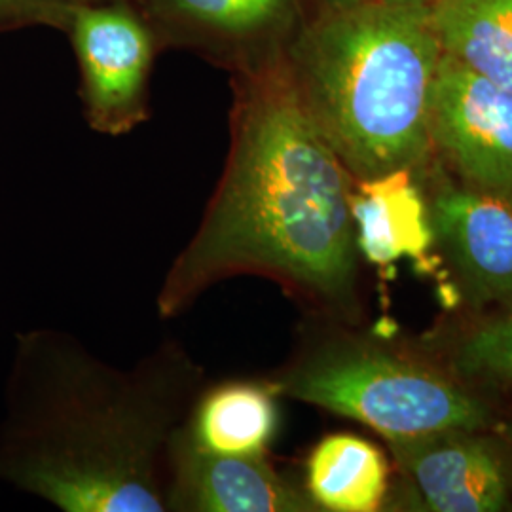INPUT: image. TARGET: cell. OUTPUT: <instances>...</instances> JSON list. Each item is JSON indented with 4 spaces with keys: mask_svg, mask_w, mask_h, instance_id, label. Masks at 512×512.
<instances>
[{
    "mask_svg": "<svg viewBox=\"0 0 512 512\" xmlns=\"http://www.w3.org/2000/svg\"><path fill=\"white\" fill-rule=\"evenodd\" d=\"M165 18L211 40L245 44L283 25L294 0H156Z\"/></svg>",
    "mask_w": 512,
    "mask_h": 512,
    "instance_id": "14",
    "label": "cell"
},
{
    "mask_svg": "<svg viewBox=\"0 0 512 512\" xmlns=\"http://www.w3.org/2000/svg\"><path fill=\"white\" fill-rule=\"evenodd\" d=\"M349 211L359 255L389 268L404 256L425 262L435 230L414 169H395L353 183Z\"/></svg>",
    "mask_w": 512,
    "mask_h": 512,
    "instance_id": "10",
    "label": "cell"
},
{
    "mask_svg": "<svg viewBox=\"0 0 512 512\" xmlns=\"http://www.w3.org/2000/svg\"><path fill=\"white\" fill-rule=\"evenodd\" d=\"M442 54L512 93V0H435Z\"/></svg>",
    "mask_w": 512,
    "mask_h": 512,
    "instance_id": "13",
    "label": "cell"
},
{
    "mask_svg": "<svg viewBox=\"0 0 512 512\" xmlns=\"http://www.w3.org/2000/svg\"><path fill=\"white\" fill-rule=\"evenodd\" d=\"M410 2H418V4H423V6H431L435 0H410Z\"/></svg>",
    "mask_w": 512,
    "mask_h": 512,
    "instance_id": "19",
    "label": "cell"
},
{
    "mask_svg": "<svg viewBox=\"0 0 512 512\" xmlns=\"http://www.w3.org/2000/svg\"><path fill=\"white\" fill-rule=\"evenodd\" d=\"M431 141L465 184L512 202V93L442 54Z\"/></svg>",
    "mask_w": 512,
    "mask_h": 512,
    "instance_id": "6",
    "label": "cell"
},
{
    "mask_svg": "<svg viewBox=\"0 0 512 512\" xmlns=\"http://www.w3.org/2000/svg\"><path fill=\"white\" fill-rule=\"evenodd\" d=\"M82 73L90 128L118 137L148 120L152 38L143 19L120 4L63 6Z\"/></svg>",
    "mask_w": 512,
    "mask_h": 512,
    "instance_id": "5",
    "label": "cell"
},
{
    "mask_svg": "<svg viewBox=\"0 0 512 512\" xmlns=\"http://www.w3.org/2000/svg\"><path fill=\"white\" fill-rule=\"evenodd\" d=\"M387 444L429 511L497 512L511 505L507 439L486 429H448Z\"/></svg>",
    "mask_w": 512,
    "mask_h": 512,
    "instance_id": "7",
    "label": "cell"
},
{
    "mask_svg": "<svg viewBox=\"0 0 512 512\" xmlns=\"http://www.w3.org/2000/svg\"><path fill=\"white\" fill-rule=\"evenodd\" d=\"M207 382L173 338L118 368L69 332L27 330L6 382L0 482L65 512H167L169 446Z\"/></svg>",
    "mask_w": 512,
    "mask_h": 512,
    "instance_id": "2",
    "label": "cell"
},
{
    "mask_svg": "<svg viewBox=\"0 0 512 512\" xmlns=\"http://www.w3.org/2000/svg\"><path fill=\"white\" fill-rule=\"evenodd\" d=\"M439 38L429 6H325L283 57L294 92L355 181L429 156Z\"/></svg>",
    "mask_w": 512,
    "mask_h": 512,
    "instance_id": "3",
    "label": "cell"
},
{
    "mask_svg": "<svg viewBox=\"0 0 512 512\" xmlns=\"http://www.w3.org/2000/svg\"><path fill=\"white\" fill-rule=\"evenodd\" d=\"M281 397L357 421L389 440L488 429L494 410L471 385L336 327L308 329L272 376Z\"/></svg>",
    "mask_w": 512,
    "mask_h": 512,
    "instance_id": "4",
    "label": "cell"
},
{
    "mask_svg": "<svg viewBox=\"0 0 512 512\" xmlns=\"http://www.w3.org/2000/svg\"><path fill=\"white\" fill-rule=\"evenodd\" d=\"M230 131L222 177L165 274L158 315L179 317L222 281L258 275L329 317H353L355 179L315 128L283 57L238 74Z\"/></svg>",
    "mask_w": 512,
    "mask_h": 512,
    "instance_id": "1",
    "label": "cell"
},
{
    "mask_svg": "<svg viewBox=\"0 0 512 512\" xmlns=\"http://www.w3.org/2000/svg\"><path fill=\"white\" fill-rule=\"evenodd\" d=\"M302 484L317 511H380L389 494V461L370 440L332 433L311 448Z\"/></svg>",
    "mask_w": 512,
    "mask_h": 512,
    "instance_id": "12",
    "label": "cell"
},
{
    "mask_svg": "<svg viewBox=\"0 0 512 512\" xmlns=\"http://www.w3.org/2000/svg\"><path fill=\"white\" fill-rule=\"evenodd\" d=\"M304 484L264 456H222L194 446L181 429L167 459V512H313Z\"/></svg>",
    "mask_w": 512,
    "mask_h": 512,
    "instance_id": "8",
    "label": "cell"
},
{
    "mask_svg": "<svg viewBox=\"0 0 512 512\" xmlns=\"http://www.w3.org/2000/svg\"><path fill=\"white\" fill-rule=\"evenodd\" d=\"M55 0H0V14H12V12H25L31 8L48 6Z\"/></svg>",
    "mask_w": 512,
    "mask_h": 512,
    "instance_id": "16",
    "label": "cell"
},
{
    "mask_svg": "<svg viewBox=\"0 0 512 512\" xmlns=\"http://www.w3.org/2000/svg\"><path fill=\"white\" fill-rule=\"evenodd\" d=\"M452 372L465 384L512 391V306L459 338L452 353Z\"/></svg>",
    "mask_w": 512,
    "mask_h": 512,
    "instance_id": "15",
    "label": "cell"
},
{
    "mask_svg": "<svg viewBox=\"0 0 512 512\" xmlns=\"http://www.w3.org/2000/svg\"><path fill=\"white\" fill-rule=\"evenodd\" d=\"M435 239L480 302L512 298V202L473 188H444L429 207Z\"/></svg>",
    "mask_w": 512,
    "mask_h": 512,
    "instance_id": "9",
    "label": "cell"
},
{
    "mask_svg": "<svg viewBox=\"0 0 512 512\" xmlns=\"http://www.w3.org/2000/svg\"><path fill=\"white\" fill-rule=\"evenodd\" d=\"M351 2H359V0H325V6H342V4H351Z\"/></svg>",
    "mask_w": 512,
    "mask_h": 512,
    "instance_id": "17",
    "label": "cell"
},
{
    "mask_svg": "<svg viewBox=\"0 0 512 512\" xmlns=\"http://www.w3.org/2000/svg\"><path fill=\"white\" fill-rule=\"evenodd\" d=\"M503 435H505V439L509 440V444H512V421H509V423L505 425Z\"/></svg>",
    "mask_w": 512,
    "mask_h": 512,
    "instance_id": "18",
    "label": "cell"
},
{
    "mask_svg": "<svg viewBox=\"0 0 512 512\" xmlns=\"http://www.w3.org/2000/svg\"><path fill=\"white\" fill-rule=\"evenodd\" d=\"M279 399L268 376L209 380L179 429L211 454L264 456L279 427Z\"/></svg>",
    "mask_w": 512,
    "mask_h": 512,
    "instance_id": "11",
    "label": "cell"
}]
</instances>
